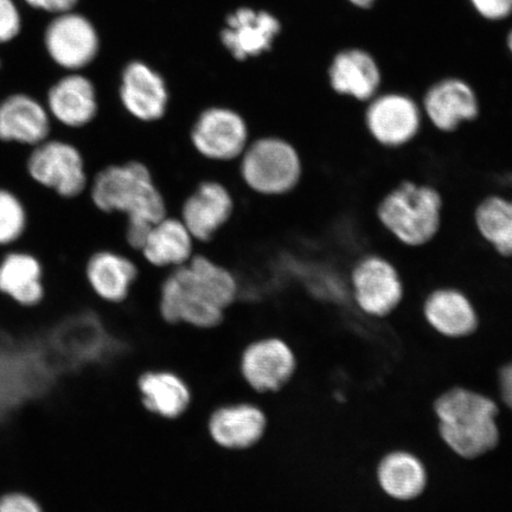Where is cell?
Masks as SVG:
<instances>
[{"instance_id":"cell-1","label":"cell","mask_w":512,"mask_h":512,"mask_svg":"<svg viewBox=\"0 0 512 512\" xmlns=\"http://www.w3.org/2000/svg\"><path fill=\"white\" fill-rule=\"evenodd\" d=\"M158 310L165 323L215 329L241 297L238 272L227 262L200 251L182 267L163 274Z\"/></svg>"},{"instance_id":"cell-2","label":"cell","mask_w":512,"mask_h":512,"mask_svg":"<svg viewBox=\"0 0 512 512\" xmlns=\"http://www.w3.org/2000/svg\"><path fill=\"white\" fill-rule=\"evenodd\" d=\"M87 197L99 213L124 221V246L136 255L153 224L172 213L155 172L137 158L107 164L95 171Z\"/></svg>"},{"instance_id":"cell-3","label":"cell","mask_w":512,"mask_h":512,"mask_svg":"<svg viewBox=\"0 0 512 512\" xmlns=\"http://www.w3.org/2000/svg\"><path fill=\"white\" fill-rule=\"evenodd\" d=\"M236 182L256 200L281 201L303 183L305 160L299 147L283 134H255L234 165Z\"/></svg>"},{"instance_id":"cell-4","label":"cell","mask_w":512,"mask_h":512,"mask_svg":"<svg viewBox=\"0 0 512 512\" xmlns=\"http://www.w3.org/2000/svg\"><path fill=\"white\" fill-rule=\"evenodd\" d=\"M377 223L390 239L406 248H421L443 227L444 197L433 184L403 179L381 197Z\"/></svg>"},{"instance_id":"cell-5","label":"cell","mask_w":512,"mask_h":512,"mask_svg":"<svg viewBox=\"0 0 512 512\" xmlns=\"http://www.w3.org/2000/svg\"><path fill=\"white\" fill-rule=\"evenodd\" d=\"M439 433L458 456L473 459L494 450L499 440L498 407L488 396L456 388L435 403Z\"/></svg>"},{"instance_id":"cell-6","label":"cell","mask_w":512,"mask_h":512,"mask_svg":"<svg viewBox=\"0 0 512 512\" xmlns=\"http://www.w3.org/2000/svg\"><path fill=\"white\" fill-rule=\"evenodd\" d=\"M253 137L246 115L224 104L203 107L188 128L191 151L216 169L233 168Z\"/></svg>"},{"instance_id":"cell-7","label":"cell","mask_w":512,"mask_h":512,"mask_svg":"<svg viewBox=\"0 0 512 512\" xmlns=\"http://www.w3.org/2000/svg\"><path fill=\"white\" fill-rule=\"evenodd\" d=\"M28 177L37 187L53 192L62 200H78L87 194L91 175L78 144L51 136L32 147L25 162Z\"/></svg>"},{"instance_id":"cell-8","label":"cell","mask_w":512,"mask_h":512,"mask_svg":"<svg viewBox=\"0 0 512 512\" xmlns=\"http://www.w3.org/2000/svg\"><path fill=\"white\" fill-rule=\"evenodd\" d=\"M239 211L236 190L219 174L203 177L192 187L175 214L189 229L198 246L213 245L232 226Z\"/></svg>"},{"instance_id":"cell-9","label":"cell","mask_w":512,"mask_h":512,"mask_svg":"<svg viewBox=\"0 0 512 512\" xmlns=\"http://www.w3.org/2000/svg\"><path fill=\"white\" fill-rule=\"evenodd\" d=\"M350 297L364 315L384 318L399 309L406 298L405 281L393 260L366 253L349 268Z\"/></svg>"},{"instance_id":"cell-10","label":"cell","mask_w":512,"mask_h":512,"mask_svg":"<svg viewBox=\"0 0 512 512\" xmlns=\"http://www.w3.org/2000/svg\"><path fill=\"white\" fill-rule=\"evenodd\" d=\"M364 127L376 145L401 150L420 136L425 126L420 102L402 92H380L364 105Z\"/></svg>"},{"instance_id":"cell-11","label":"cell","mask_w":512,"mask_h":512,"mask_svg":"<svg viewBox=\"0 0 512 512\" xmlns=\"http://www.w3.org/2000/svg\"><path fill=\"white\" fill-rule=\"evenodd\" d=\"M100 35L80 11L51 16L43 30V47L49 60L64 73L85 72L98 59Z\"/></svg>"},{"instance_id":"cell-12","label":"cell","mask_w":512,"mask_h":512,"mask_svg":"<svg viewBox=\"0 0 512 512\" xmlns=\"http://www.w3.org/2000/svg\"><path fill=\"white\" fill-rule=\"evenodd\" d=\"M117 99L121 112L138 125L163 123L170 111L168 81L142 60L128 61L121 69Z\"/></svg>"},{"instance_id":"cell-13","label":"cell","mask_w":512,"mask_h":512,"mask_svg":"<svg viewBox=\"0 0 512 512\" xmlns=\"http://www.w3.org/2000/svg\"><path fill=\"white\" fill-rule=\"evenodd\" d=\"M136 256L117 247H101L89 254L83 279L92 296L104 304H124L143 275V264Z\"/></svg>"},{"instance_id":"cell-14","label":"cell","mask_w":512,"mask_h":512,"mask_svg":"<svg viewBox=\"0 0 512 512\" xmlns=\"http://www.w3.org/2000/svg\"><path fill=\"white\" fill-rule=\"evenodd\" d=\"M44 105L55 126L80 132L98 119L101 104L98 88L86 73H63L48 88Z\"/></svg>"},{"instance_id":"cell-15","label":"cell","mask_w":512,"mask_h":512,"mask_svg":"<svg viewBox=\"0 0 512 512\" xmlns=\"http://www.w3.org/2000/svg\"><path fill=\"white\" fill-rule=\"evenodd\" d=\"M425 124L443 134L457 132L460 127L478 119V95L469 82L448 76L434 82L420 100Z\"/></svg>"},{"instance_id":"cell-16","label":"cell","mask_w":512,"mask_h":512,"mask_svg":"<svg viewBox=\"0 0 512 512\" xmlns=\"http://www.w3.org/2000/svg\"><path fill=\"white\" fill-rule=\"evenodd\" d=\"M281 28L270 11L240 6L224 18L220 42L234 60L245 62L270 53Z\"/></svg>"},{"instance_id":"cell-17","label":"cell","mask_w":512,"mask_h":512,"mask_svg":"<svg viewBox=\"0 0 512 512\" xmlns=\"http://www.w3.org/2000/svg\"><path fill=\"white\" fill-rule=\"evenodd\" d=\"M54 121L41 99L14 92L0 99V143L32 149L54 133Z\"/></svg>"},{"instance_id":"cell-18","label":"cell","mask_w":512,"mask_h":512,"mask_svg":"<svg viewBox=\"0 0 512 512\" xmlns=\"http://www.w3.org/2000/svg\"><path fill=\"white\" fill-rule=\"evenodd\" d=\"M296 368L292 348L277 337L258 339L242 352L241 374L256 392H277L292 379Z\"/></svg>"},{"instance_id":"cell-19","label":"cell","mask_w":512,"mask_h":512,"mask_svg":"<svg viewBox=\"0 0 512 512\" xmlns=\"http://www.w3.org/2000/svg\"><path fill=\"white\" fill-rule=\"evenodd\" d=\"M197 242L175 213L150 228L137 256L144 266L162 274L182 267L198 252Z\"/></svg>"},{"instance_id":"cell-20","label":"cell","mask_w":512,"mask_h":512,"mask_svg":"<svg viewBox=\"0 0 512 512\" xmlns=\"http://www.w3.org/2000/svg\"><path fill=\"white\" fill-rule=\"evenodd\" d=\"M422 315L435 332L447 338L469 337L479 326L475 302L456 286H438L428 291Z\"/></svg>"},{"instance_id":"cell-21","label":"cell","mask_w":512,"mask_h":512,"mask_svg":"<svg viewBox=\"0 0 512 512\" xmlns=\"http://www.w3.org/2000/svg\"><path fill=\"white\" fill-rule=\"evenodd\" d=\"M329 85L337 95L367 104L381 92L382 74L375 57L361 48L338 51L328 68Z\"/></svg>"},{"instance_id":"cell-22","label":"cell","mask_w":512,"mask_h":512,"mask_svg":"<svg viewBox=\"0 0 512 512\" xmlns=\"http://www.w3.org/2000/svg\"><path fill=\"white\" fill-rule=\"evenodd\" d=\"M46 291V271L36 254L11 248L0 256V296L32 309L43 302Z\"/></svg>"},{"instance_id":"cell-23","label":"cell","mask_w":512,"mask_h":512,"mask_svg":"<svg viewBox=\"0 0 512 512\" xmlns=\"http://www.w3.org/2000/svg\"><path fill=\"white\" fill-rule=\"evenodd\" d=\"M208 430L217 445L227 450H247L264 438L267 416L252 403H234L210 415Z\"/></svg>"},{"instance_id":"cell-24","label":"cell","mask_w":512,"mask_h":512,"mask_svg":"<svg viewBox=\"0 0 512 512\" xmlns=\"http://www.w3.org/2000/svg\"><path fill=\"white\" fill-rule=\"evenodd\" d=\"M138 390L147 411L169 420L181 418L192 399L188 383L168 370L147 371L139 377Z\"/></svg>"},{"instance_id":"cell-25","label":"cell","mask_w":512,"mask_h":512,"mask_svg":"<svg viewBox=\"0 0 512 512\" xmlns=\"http://www.w3.org/2000/svg\"><path fill=\"white\" fill-rule=\"evenodd\" d=\"M479 239L501 258H512V196L486 195L473 210Z\"/></svg>"},{"instance_id":"cell-26","label":"cell","mask_w":512,"mask_h":512,"mask_svg":"<svg viewBox=\"0 0 512 512\" xmlns=\"http://www.w3.org/2000/svg\"><path fill=\"white\" fill-rule=\"evenodd\" d=\"M381 489L396 501H412L425 491L427 472L414 454L398 451L389 453L377 469Z\"/></svg>"},{"instance_id":"cell-27","label":"cell","mask_w":512,"mask_h":512,"mask_svg":"<svg viewBox=\"0 0 512 512\" xmlns=\"http://www.w3.org/2000/svg\"><path fill=\"white\" fill-rule=\"evenodd\" d=\"M29 227L27 204L16 191L0 187V249L8 251L22 241Z\"/></svg>"},{"instance_id":"cell-28","label":"cell","mask_w":512,"mask_h":512,"mask_svg":"<svg viewBox=\"0 0 512 512\" xmlns=\"http://www.w3.org/2000/svg\"><path fill=\"white\" fill-rule=\"evenodd\" d=\"M23 30V14L17 0H0V47L17 40Z\"/></svg>"},{"instance_id":"cell-29","label":"cell","mask_w":512,"mask_h":512,"mask_svg":"<svg viewBox=\"0 0 512 512\" xmlns=\"http://www.w3.org/2000/svg\"><path fill=\"white\" fill-rule=\"evenodd\" d=\"M473 10L490 22L505 21L512 16V0H469Z\"/></svg>"},{"instance_id":"cell-30","label":"cell","mask_w":512,"mask_h":512,"mask_svg":"<svg viewBox=\"0 0 512 512\" xmlns=\"http://www.w3.org/2000/svg\"><path fill=\"white\" fill-rule=\"evenodd\" d=\"M0 512H44L34 497L24 492H8L0 496Z\"/></svg>"},{"instance_id":"cell-31","label":"cell","mask_w":512,"mask_h":512,"mask_svg":"<svg viewBox=\"0 0 512 512\" xmlns=\"http://www.w3.org/2000/svg\"><path fill=\"white\" fill-rule=\"evenodd\" d=\"M18 3L27 6L28 9L55 16L75 10L80 0H18Z\"/></svg>"},{"instance_id":"cell-32","label":"cell","mask_w":512,"mask_h":512,"mask_svg":"<svg viewBox=\"0 0 512 512\" xmlns=\"http://www.w3.org/2000/svg\"><path fill=\"white\" fill-rule=\"evenodd\" d=\"M499 383H501L502 398L507 406L512 409V363L501 371Z\"/></svg>"},{"instance_id":"cell-33","label":"cell","mask_w":512,"mask_h":512,"mask_svg":"<svg viewBox=\"0 0 512 512\" xmlns=\"http://www.w3.org/2000/svg\"><path fill=\"white\" fill-rule=\"evenodd\" d=\"M351 5H354L355 8L367 10L373 6L377 0H348Z\"/></svg>"},{"instance_id":"cell-34","label":"cell","mask_w":512,"mask_h":512,"mask_svg":"<svg viewBox=\"0 0 512 512\" xmlns=\"http://www.w3.org/2000/svg\"><path fill=\"white\" fill-rule=\"evenodd\" d=\"M507 46H508V49L510 51V54L512 55V28L510 29V31L508 32V36H507Z\"/></svg>"},{"instance_id":"cell-35","label":"cell","mask_w":512,"mask_h":512,"mask_svg":"<svg viewBox=\"0 0 512 512\" xmlns=\"http://www.w3.org/2000/svg\"><path fill=\"white\" fill-rule=\"evenodd\" d=\"M0 68H2V59H0Z\"/></svg>"}]
</instances>
